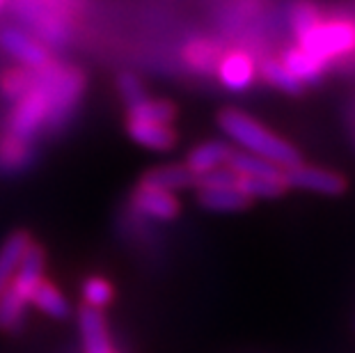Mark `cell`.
<instances>
[{
	"label": "cell",
	"mask_w": 355,
	"mask_h": 353,
	"mask_svg": "<svg viewBox=\"0 0 355 353\" xmlns=\"http://www.w3.org/2000/svg\"><path fill=\"white\" fill-rule=\"evenodd\" d=\"M30 83H33V71L30 69H19V71H10V74H5V78H3V92L7 96H12L14 101L19 99V96H24L28 92V87H30Z\"/></svg>",
	"instance_id": "cell-27"
},
{
	"label": "cell",
	"mask_w": 355,
	"mask_h": 353,
	"mask_svg": "<svg viewBox=\"0 0 355 353\" xmlns=\"http://www.w3.org/2000/svg\"><path fill=\"white\" fill-rule=\"evenodd\" d=\"M177 110L170 101H142L138 108L128 110V119H135V122H149V124H165L172 126L175 122Z\"/></svg>",
	"instance_id": "cell-21"
},
{
	"label": "cell",
	"mask_w": 355,
	"mask_h": 353,
	"mask_svg": "<svg viewBox=\"0 0 355 353\" xmlns=\"http://www.w3.org/2000/svg\"><path fill=\"white\" fill-rule=\"evenodd\" d=\"M30 246H33V241H30L28 232H14L0 246V296L14 282V275H17L21 259H24Z\"/></svg>",
	"instance_id": "cell-11"
},
{
	"label": "cell",
	"mask_w": 355,
	"mask_h": 353,
	"mask_svg": "<svg viewBox=\"0 0 355 353\" xmlns=\"http://www.w3.org/2000/svg\"><path fill=\"white\" fill-rule=\"evenodd\" d=\"M0 46H3L14 60H19L30 71L44 69V67L51 62L46 46L19 28L10 26V28L0 30Z\"/></svg>",
	"instance_id": "cell-6"
},
{
	"label": "cell",
	"mask_w": 355,
	"mask_h": 353,
	"mask_svg": "<svg viewBox=\"0 0 355 353\" xmlns=\"http://www.w3.org/2000/svg\"><path fill=\"white\" fill-rule=\"evenodd\" d=\"M218 124H220V129L227 133L239 147H243V152L248 154L261 156V159L279 165L282 170L300 165V154L296 147L289 145V142L282 138H277L275 133H270L266 126L254 122L245 112L223 110L220 115H218Z\"/></svg>",
	"instance_id": "cell-2"
},
{
	"label": "cell",
	"mask_w": 355,
	"mask_h": 353,
	"mask_svg": "<svg viewBox=\"0 0 355 353\" xmlns=\"http://www.w3.org/2000/svg\"><path fill=\"white\" fill-rule=\"evenodd\" d=\"M234 154V149L230 142H223V140H207L202 142L188 154L186 165L191 168V172L195 177H202V175H209L218 168H225L230 163Z\"/></svg>",
	"instance_id": "cell-8"
},
{
	"label": "cell",
	"mask_w": 355,
	"mask_h": 353,
	"mask_svg": "<svg viewBox=\"0 0 355 353\" xmlns=\"http://www.w3.org/2000/svg\"><path fill=\"white\" fill-rule=\"evenodd\" d=\"M239 179L241 175H236L230 165H225V168L198 177V189H239Z\"/></svg>",
	"instance_id": "cell-26"
},
{
	"label": "cell",
	"mask_w": 355,
	"mask_h": 353,
	"mask_svg": "<svg viewBox=\"0 0 355 353\" xmlns=\"http://www.w3.org/2000/svg\"><path fill=\"white\" fill-rule=\"evenodd\" d=\"M40 3L49 5V7H53V10H58V12H62V14H67V17H69V12L78 10V7H80V0H40Z\"/></svg>",
	"instance_id": "cell-29"
},
{
	"label": "cell",
	"mask_w": 355,
	"mask_h": 353,
	"mask_svg": "<svg viewBox=\"0 0 355 353\" xmlns=\"http://www.w3.org/2000/svg\"><path fill=\"white\" fill-rule=\"evenodd\" d=\"M42 282H44V250L40 246L33 243L28 248V252L24 255V259H21V266L10 287L17 291L26 303H33L35 291Z\"/></svg>",
	"instance_id": "cell-7"
},
{
	"label": "cell",
	"mask_w": 355,
	"mask_h": 353,
	"mask_svg": "<svg viewBox=\"0 0 355 353\" xmlns=\"http://www.w3.org/2000/svg\"><path fill=\"white\" fill-rule=\"evenodd\" d=\"M261 76L263 80H268L270 85L282 89L286 94H298L300 89H303V83L293 76V74L286 69V64L279 62V60H266V62L261 64Z\"/></svg>",
	"instance_id": "cell-22"
},
{
	"label": "cell",
	"mask_w": 355,
	"mask_h": 353,
	"mask_svg": "<svg viewBox=\"0 0 355 353\" xmlns=\"http://www.w3.org/2000/svg\"><path fill=\"white\" fill-rule=\"evenodd\" d=\"M26 307H28L26 300L12 287H7L5 294L0 296V330H5V333H17V330H21L26 321Z\"/></svg>",
	"instance_id": "cell-20"
},
{
	"label": "cell",
	"mask_w": 355,
	"mask_h": 353,
	"mask_svg": "<svg viewBox=\"0 0 355 353\" xmlns=\"http://www.w3.org/2000/svg\"><path fill=\"white\" fill-rule=\"evenodd\" d=\"M112 296H115V291H112L110 282L103 280V277H89L83 284V300H85L87 307H92V310H103L105 305L110 303Z\"/></svg>",
	"instance_id": "cell-24"
},
{
	"label": "cell",
	"mask_w": 355,
	"mask_h": 353,
	"mask_svg": "<svg viewBox=\"0 0 355 353\" xmlns=\"http://www.w3.org/2000/svg\"><path fill=\"white\" fill-rule=\"evenodd\" d=\"M33 305L53 319H67L71 314L69 300L62 296V291L58 287H53L51 282H42L40 287H37L35 296H33Z\"/></svg>",
	"instance_id": "cell-19"
},
{
	"label": "cell",
	"mask_w": 355,
	"mask_h": 353,
	"mask_svg": "<svg viewBox=\"0 0 355 353\" xmlns=\"http://www.w3.org/2000/svg\"><path fill=\"white\" fill-rule=\"evenodd\" d=\"M282 62L300 83H316L323 76V67H326V62H321V60H316L314 55H309L307 51H303L300 46L286 51Z\"/></svg>",
	"instance_id": "cell-18"
},
{
	"label": "cell",
	"mask_w": 355,
	"mask_h": 353,
	"mask_svg": "<svg viewBox=\"0 0 355 353\" xmlns=\"http://www.w3.org/2000/svg\"><path fill=\"white\" fill-rule=\"evenodd\" d=\"M227 165L241 177H273V179L284 177V170L279 168V165L261 159V156L239 152V149H234V154H232Z\"/></svg>",
	"instance_id": "cell-16"
},
{
	"label": "cell",
	"mask_w": 355,
	"mask_h": 353,
	"mask_svg": "<svg viewBox=\"0 0 355 353\" xmlns=\"http://www.w3.org/2000/svg\"><path fill=\"white\" fill-rule=\"evenodd\" d=\"M12 12L19 21L33 30L37 42H46L49 46H64L71 37L69 17L40 0H10Z\"/></svg>",
	"instance_id": "cell-3"
},
{
	"label": "cell",
	"mask_w": 355,
	"mask_h": 353,
	"mask_svg": "<svg viewBox=\"0 0 355 353\" xmlns=\"http://www.w3.org/2000/svg\"><path fill=\"white\" fill-rule=\"evenodd\" d=\"M220 83L232 92H243L250 87V83L254 80V64L252 60L243 53H232L223 60L220 69H218Z\"/></svg>",
	"instance_id": "cell-14"
},
{
	"label": "cell",
	"mask_w": 355,
	"mask_h": 353,
	"mask_svg": "<svg viewBox=\"0 0 355 353\" xmlns=\"http://www.w3.org/2000/svg\"><path fill=\"white\" fill-rule=\"evenodd\" d=\"M300 49L307 51L316 60H321V62L344 55L355 49V26L342 24V21L319 24L309 30L305 37H300Z\"/></svg>",
	"instance_id": "cell-4"
},
{
	"label": "cell",
	"mask_w": 355,
	"mask_h": 353,
	"mask_svg": "<svg viewBox=\"0 0 355 353\" xmlns=\"http://www.w3.org/2000/svg\"><path fill=\"white\" fill-rule=\"evenodd\" d=\"M3 3H5V0H0V7H3Z\"/></svg>",
	"instance_id": "cell-30"
},
{
	"label": "cell",
	"mask_w": 355,
	"mask_h": 353,
	"mask_svg": "<svg viewBox=\"0 0 355 353\" xmlns=\"http://www.w3.org/2000/svg\"><path fill=\"white\" fill-rule=\"evenodd\" d=\"M30 163H33V147L5 133V138L0 140V172L14 175L26 170Z\"/></svg>",
	"instance_id": "cell-17"
},
{
	"label": "cell",
	"mask_w": 355,
	"mask_h": 353,
	"mask_svg": "<svg viewBox=\"0 0 355 353\" xmlns=\"http://www.w3.org/2000/svg\"><path fill=\"white\" fill-rule=\"evenodd\" d=\"M128 136L133 138V142L154 152H168L177 142V133L172 131V126L135 122V119H128Z\"/></svg>",
	"instance_id": "cell-13"
},
{
	"label": "cell",
	"mask_w": 355,
	"mask_h": 353,
	"mask_svg": "<svg viewBox=\"0 0 355 353\" xmlns=\"http://www.w3.org/2000/svg\"><path fill=\"white\" fill-rule=\"evenodd\" d=\"M142 189H154V191H163V193H172L177 191H186L198 186V177L193 175L188 165H163V168H156L152 172H147L140 182Z\"/></svg>",
	"instance_id": "cell-9"
},
{
	"label": "cell",
	"mask_w": 355,
	"mask_h": 353,
	"mask_svg": "<svg viewBox=\"0 0 355 353\" xmlns=\"http://www.w3.org/2000/svg\"><path fill=\"white\" fill-rule=\"evenodd\" d=\"M78 328L85 353H115L108 337V326H105V319L99 310L83 307L78 314Z\"/></svg>",
	"instance_id": "cell-10"
},
{
	"label": "cell",
	"mask_w": 355,
	"mask_h": 353,
	"mask_svg": "<svg viewBox=\"0 0 355 353\" xmlns=\"http://www.w3.org/2000/svg\"><path fill=\"white\" fill-rule=\"evenodd\" d=\"M117 89H119V94H122V99H124L128 110L138 108L142 101L149 99L145 85H142L140 78L135 76V74H128V71L122 74V76L117 78Z\"/></svg>",
	"instance_id": "cell-25"
},
{
	"label": "cell",
	"mask_w": 355,
	"mask_h": 353,
	"mask_svg": "<svg viewBox=\"0 0 355 353\" xmlns=\"http://www.w3.org/2000/svg\"><path fill=\"white\" fill-rule=\"evenodd\" d=\"M284 184L286 189H298L309 191L319 195H342L346 191L344 177H339L337 172L312 168V165H296V168L284 170Z\"/></svg>",
	"instance_id": "cell-5"
},
{
	"label": "cell",
	"mask_w": 355,
	"mask_h": 353,
	"mask_svg": "<svg viewBox=\"0 0 355 353\" xmlns=\"http://www.w3.org/2000/svg\"><path fill=\"white\" fill-rule=\"evenodd\" d=\"M198 200L207 212L216 214H234L250 207V198L239 189H202L198 193Z\"/></svg>",
	"instance_id": "cell-15"
},
{
	"label": "cell",
	"mask_w": 355,
	"mask_h": 353,
	"mask_svg": "<svg viewBox=\"0 0 355 353\" xmlns=\"http://www.w3.org/2000/svg\"><path fill=\"white\" fill-rule=\"evenodd\" d=\"M135 212L142 216L154 218V221H172L179 214V200L172 193L154 191V189H140L133 195Z\"/></svg>",
	"instance_id": "cell-12"
},
{
	"label": "cell",
	"mask_w": 355,
	"mask_h": 353,
	"mask_svg": "<svg viewBox=\"0 0 355 353\" xmlns=\"http://www.w3.org/2000/svg\"><path fill=\"white\" fill-rule=\"evenodd\" d=\"M239 191L248 195V198H279L286 191L284 177H241L239 179Z\"/></svg>",
	"instance_id": "cell-23"
},
{
	"label": "cell",
	"mask_w": 355,
	"mask_h": 353,
	"mask_svg": "<svg viewBox=\"0 0 355 353\" xmlns=\"http://www.w3.org/2000/svg\"><path fill=\"white\" fill-rule=\"evenodd\" d=\"M319 24H321L319 14H316L314 7H309V5H298L296 10L291 12V26H293V30H296L298 40L300 37H305L309 30H312L314 26H319Z\"/></svg>",
	"instance_id": "cell-28"
},
{
	"label": "cell",
	"mask_w": 355,
	"mask_h": 353,
	"mask_svg": "<svg viewBox=\"0 0 355 353\" xmlns=\"http://www.w3.org/2000/svg\"><path fill=\"white\" fill-rule=\"evenodd\" d=\"M85 78L76 67L51 62L44 69L33 71V83L28 92L14 101L7 136L33 142L46 131H58L69 122L78 108Z\"/></svg>",
	"instance_id": "cell-1"
}]
</instances>
